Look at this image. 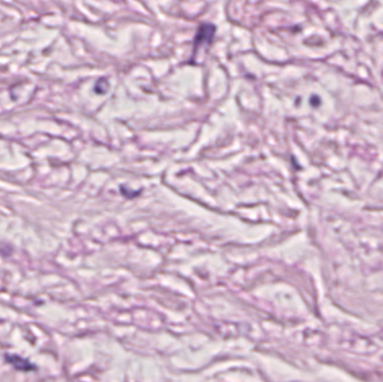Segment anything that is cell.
Segmentation results:
<instances>
[{
    "instance_id": "obj_2",
    "label": "cell",
    "mask_w": 383,
    "mask_h": 382,
    "mask_svg": "<svg viewBox=\"0 0 383 382\" xmlns=\"http://www.w3.org/2000/svg\"><path fill=\"white\" fill-rule=\"evenodd\" d=\"M6 360L8 363H11L13 366H15L17 370L22 371H28L35 369L34 365H32L27 360L23 359V357L18 355H6Z\"/></svg>"
},
{
    "instance_id": "obj_1",
    "label": "cell",
    "mask_w": 383,
    "mask_h": 382,
    "mask_svg": "<svg viewBox=\"0 0 383 382\" xmlns=\"http://www.w3.org/2000/svg\"><path fill=\"white\" fill-rule=\"evenodd\" d=\"M214 32L215 28L213 25H211V24H203V25H201L194 41L195 48L198 46H203L207 44L209 45L214 35Z\"/></svg>"
}]
</instances>
